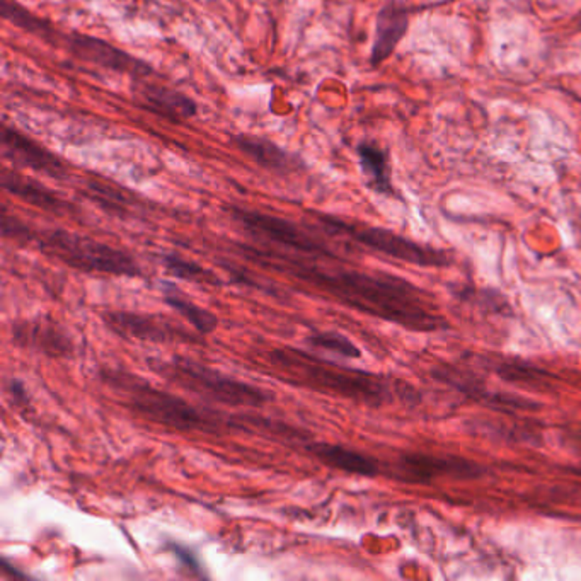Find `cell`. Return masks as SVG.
I'll return each mask as SVG.
<instances>
[{"instance_id":"cell-18","label":"cell","mask_w":581,"mask_h":581,"mask_svg":"<svg viewBox=\"0 0 581 581\" xmlns=\"http://www.w3.org/2000/svg\"><path fill=\"white\" fill-rule=\"evenodd\" d=\"M234 144L242 154L251 157L257 165L276 174H289L300 167V161L295 156H291L268 139L237 135L234 137Z\"/></svg>"},{"instance_id":"cell-20","label":"cell","mask_w":581,"mask_h":581,"mask_svg":"<svg viewBox=\"0 0 581 581\" xmlns=\"http://www.w3.org/2000/svg\"><path fill=\"white\" fill-rule=\"evenodd\" d=\"M357 154L368 188L381 195H392L394 188L391 181V165L387 152L374 142H362L357 147Z\"/></svg>"},{"instance_id":"cell-2","label":"cell","mask_w":581,"mask_h":581,"mask_svg":"<svg viewBox=\"0 0 581 581\" xmlns=\"http://www.w3.org/2000/svg\"><path fill=\"white\" fill-rule=\"evenodd\" d=\"M99 379L123 394V404L133 415L176 432L223 435L232 430L263 434L265 428V419L259 423L255 417H234L210 408H198L128 370L101 368Z\"/></svg>"},{"instance_id":"cell-17","label":"cell","mask_w":581,"mask_h":581,"mask_svg":"<svg viewBox=\"0 0 581 581\" xmlns=\"http://www.w3.org/2000/svg\"><path fill=\"white\" fill-rule=\"evenodd\" d=\"M436 372V370H435ZM438 381H445L455 387L459 392L466 394L477 402H483L486 406H493L496 409H535V406H530L534 402H528L527 400H520L517 396H509V394H493L490 389H486L481 382L471 377L469 374L462 372H449L447 366H440L436 372Z\"/></svg>"},{"instance_id":"cell-4","label":"cell","mask_w":581,"mask_h":581,"mask_svg":"<svg viewBox=\"0 0 581 581\" xmlns=\"http://www.w3.org/2000/svg\"><path fill=\"white\" fill-rule=\"evenodd\" d=\"M148 368L171 382L173 385L186 389L203 400L225 404V406H248L259 408L274 400L270 391L253 385L249 382L237 381L208 365L193 358L174 355L171 358H147Z\"/></svg>"},{"instance_id":"cell-24","label":"cell","mask_w":581,"mask_h":581,"mask_svg":"<svg viewBox=\"0 0 581 581\" xmlns=\"http://www.w3.org/2000/svg\"><path fill=\"white\" fill-rule=\"evenodd\" d=\"M494 370L507 381L513 382H530L539 381L543 370L541 368H534L530 365H517V364H500L494 365Z\"/></svg>"},{"instance_id":"cell-8","label":"cell","mask_w":581,"mask_h":581,"mask_svg":"<svg viewBox=\"0 0 581 581\" xmlns=\"http://www.w3.org/2000/svg\"><path fill=\"white\" fill-rule=\"evenodd\" d=\"M103 321L109 331L125 340H139L148 343H201L193 333L173 324L169 319L154 314H139L130 310H108Z\"/></svg>"},{"instance_id":"cell-21","label":"cell","mask_w":581,"mask_h":581,"mask_svg":"<svg viewBox=\"0 0 581 581\" xmlns=\"http://www.w3.org/2000/svg\"><path fill=\"white\" fill-rule=\"evenodd\" d=\"M2 18L21 28L22 31L41 38L46 43L58 45L60 35L46 21L31 14L26 7H22L18 0H2Z\"/></svg>"},{"instance_id":"cell-23","label":"cell","mask_w":581,"mask_h":581,"mask_svg":"<svg viewBox=\"0 0 581 581\" xmlns=\"http://www.w3.org/2000/svg\"><path fill=\"white\" fill-rule=\"evenodd\" d=\"M306 345L312 349H323L334 355H340L348 360H357L362 357L360 348L355 345L348 336L334 331H316L306 338Z\"/></svg>"},{"instance_id":"cell-11","label":"cell","mask_w":581,"mask_h":581,"mask_svg":"<svg viewBox=\"0 0 581 581\" xmlns=\"http://www.w3.org/2000/svg\"><path fill=\"white\" fill-rule=\"evenodd\" d=\"M484 474V469L473 460L460 457H440L430 454H404L394 466L392 477L404 483L426 484L436 477L450 476L457 479H476Z\"/></svg>"},{"instance_id":"cell-22","label":"cell","mask_w":581,"mask_h":581,"mask_svg":"<svg viewBox=\"0 0 581 581\" xmlns=\"http://www.w3.org/2000/svg\"><path fill=\"white\" fill-rule=\"evenodd\" d=\"M159 259H161L164 270L178 280L200 283V285H210V287L223 285V282L220 280L217 273L210 268H205L203 265L193 261V259H186L176 253H165V255H161Z\"/></svg>"},{"instance_id":"cell-10","label":"cell","mask_w":581,"mask_h":581,"mask_svg":"<svg viewBox=\"0 0 581 581\" xmlns=\"http://www.w3.org/2000/svg\"><path fill=\"white\" fill-rule=\"evenodd\" d=\"M11 341L21 349L37 351L52 360H67L75 353L71 334L48 316L14 321L11 326Z\"/></svg>"},{"instance_id":"cell-9","label":"cell","mask_w":581,"mask_h":581,"mask_svg":"<svg viewBox=\"0 0 581 581\" xmlns=\"http://www.w3.org/2000/svg\"><path fill=\"white\" fill-rule=\"evenodd\" d=\"M63 48L72 55L73 58L88 62L92 65H97L101 69L113 71V72L127 73L133 80H146L150 75H154L152 67L118 46L111 45L101 38L89 37V35H67L60 37ZM58 39V43H60Z\"/></svg>"},{"instance_id":"cell-27","label":"cell","mask_w":581,"mask_h":581,"mask_svg":"<svg viewBox=\"0 0 581 581\" xmlns=\"http://www.w3.org/2000/svg\"><path fill=\"white\" fill-rule=\"evenodd\" d=\"M7 392L11 394V398L14 402H28V392H26V385L19 379H11L7 383Z\"/></svg>"},{"instance_id":"cell-25","label":"cell","mask_w":581,"mask_h":581,"mask_svg":"<svg viewBox=\"0 0 581 581\" xmlns=\"http://www.w3.org/2000/svg\"><path fill=\"white\" fill-rule=\"evenodd\" d=\"M2 232L5 239H13L18 242H31L37 237V234L29 229V225L21 222L19 218L9 215L7 210H4L2 215Z\"/></svg>"},{"instance_id":"cell-28","label":"cell","mask_w":581,"mask_h":581,"mask_svg":"<svg viewBox=\"0 0 581 581\" xmlns=\"http://www.w3.org/2000/svg\"><path fill=\"white\" fill-rule=\"evenodd\" d=\"M2 571H4V573H9L13 578H28L26 573L19 571L18 568L9 563L7 560H2Z\"/></svg>"},{"instance_id":"cell-19","label":"cell","mask_w":581,"mask_h":581,"mask_svg":"<svg viewBox=\"0 0 581 581\" xmlns=\"http://www.w3.org/2000/svg\"><path fill=\"white\" fill-rule=\"evenodd\" d=\"M161 291H163L164 302L176 310L186 323L195 327L201 336L212 334L217 331L218 317L208 309H203L198 304H195L184 291L173 282H161Z\"/></svg>"},{"instance_id":"cell-3","label":"cell","mask_w":581,"mask_h":581,"mask_svg":"<svg viewBox=\"0 0 581 581\" xmlns=\"http://www.w3.org/2000/svg\"><path fill=\"white\" fill-rule=\"evenodd\" d=\"M270 362L295 385L309 387L317 392L340 396L372 408H381L398 398L406 400L415 396V389L409 387L404 391L402 382L333 364L307 353L306 349L276 348L270 351Z\"/></svg>"},{"instance_id":"cell-14","label":"cell","mask_w":581,"mask_h":581,"mask_svg":"<svg viewBox=\"0 0 581 581\" xmlns=\"http://www.w3.org/2000/svg\"><path fill=\"white\" fill-rule=\"evenodd\" d=\"M139 105L173 123L193 118L198 109L189 96L164 84H148L146 80H142L139 88Z\"/></svg>"},{"instance_id":"cell-16","label":"cell","mask_w":581,"mask_h":581,"mask_svg":"<svg viewBox=\"0 0 581 581\" xmlns=\"http://www.w3.org/2000/svg\"><path fill=\"white\" fill-rule=\"evenodd\" d=\"M2 188L11 195L18 197L19 200L26 201L54 215H67L73 210L72 205L58 197L54 189L31 178H24L16 171H11L9 167L2 169Z\"/></svg>"},{"instance_id":"cell-5","label":"cell","mask_w":581,"mask_h":581,"mask_svg":"<svg viewBox=\"0 0 581 581\" xmlns=\"http://www.w3.org/2000/svg\"><path fill=\"white\" fill-rule=\"evenodd\" d=\"M39 249L69 268L82 273H101L111 276H142L140 265L133 256L92 237L65 229H52L35 237Z\"/></svg>"},{"instance_id":"cell-26","label":"cell","mask_w":581,"mask_h":581,"mask_svg":"<svg viewBox=\"0 0 581 581\" xmlns=\"http://www.w3.org/2000/svg\"><path fill=\"white\" fill-rule=\"evenodd\" d=\"M167 549L176 556V560H180L182 568L188 569L189 575H193V577H200V578L205 577V571H203V568H201L200 561H198V558L193 554L191 549H188V547H184V545L181 544H176V543H171V544L167 545Z\"/></svg>"},{"instance_id":"cell-12","label":"cell","mask_w":581,"mask_h":581,"mask_svg":"<svg viewBox=\"0 0 581 581\" xmlns=\"http://www.w3.org/2000/svg\"><path fill=\"white\" fill-rule=\"evenodd\" d=\"M2 156L18 167L31 169L52 180H65L69 169L52 150L7 123L2 125Z\"/></svg>"},{"instance_id":"cell-1","label":"cell","mask_w":581,"mask_h":581,"mask_svg":"<svg viewBox=\"0 0 581 581\" xmlns=\"http://www.w3.org/2000/svg\"><path fill=\"white\" fill-rule=\"evenodd\" d=\"M242 255L257 265L287 273L295 280L326 293L349 309L418 333H434L449 324L436 310L428 293L408 280L389 273L358 270H323L317 265L290 256L240 246Z\"/></svg>"},{"instance_id":"cell-13","label":"cell","mask_w":581,"mask_h":581,"mask_svg":"<svg viewBox=\"0 0 581 581\" xmlns=\"http://www.w3.org/2000/svg\"><path fill=\"white\" fill-rule=\"evenodd\" d=\"M300 445L317 462L334 471L360 477H379L382 474L381 464L377 459L362 454L355 449H348L345 445L326 442H300Z\"/></svg>"},{"instance_id":"cell-15","label":"cell","mask_w":581,"mask_h":581,"mask_svg":"<svg viewBox=\"0 0 581 581\" xmlns=\"http://www.w3.org/2000/svg\"><path fill=\"white\" fill-rule=\"evenodd\" d=\"M409 26V14L406 7L398 2H389L382 7L375 19V38L370 54V63L379 67L394 50L406 35Z\"/></svg>"},{"instance_id":"cell-7","label":"cell","mask_w":581,"mask_h":581,"mask_svg":"<svg viewBox=\"0 0 581 581\" xmlns=\"http://www.w3.org/2000/svg\"><path fill=\"white\" fill-rule=\"evenodd\" d=\"M229 214L232 220L242 227L244 232L256 239L268 240L276 246L295 251L299 255L302 253V255L336 257L326 244L310 236L309 232L300 229L291 220L270 215L265 212L240 208V206H231Z\"/></svg>"},{"instance_id":"cell-6","label":"cell","mask_w":581,"mask_h":581,"mask_svg":"<svg viewBox=\"0 0 581 581\" xmlns=\"http://www.w3.org/2000/svg\"><path fill=\"white\" fill-rule=\"evenodd\" d=\"M317 220L329 234L346 237L351 242L364 246L374 253H381L398 261L411 263L425 268L447 266L450 263L447 253L428 246H421L415 240H409L382 227L349 223L341 218L331 217V215H317Z\"/></svg>"}]
</instances>
